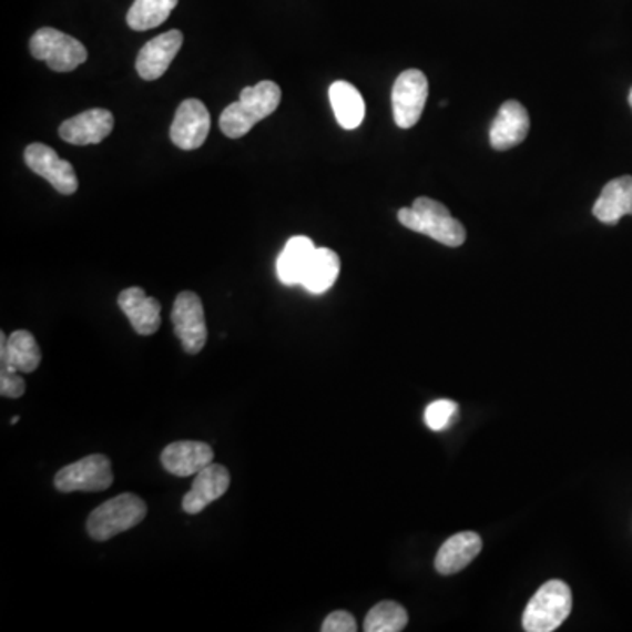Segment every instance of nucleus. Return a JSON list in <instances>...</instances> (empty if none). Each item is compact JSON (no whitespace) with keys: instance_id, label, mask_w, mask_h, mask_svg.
<instances>
[{"instance_id":"1","label":"nucleus","mask_w":632,"mask_h":632,"mask_svg":"<svg viewBox=\"0 0 632 632\" xmlns=\"http://www.w3.org/2000/svg\"><path fill=\"white\" fill-rule=\"evenodd\" d=\"M282 90L274 81H261L255 86H246L239 101L232 102L220 116V129L231 140H239L253 126L278 110Z\"/></svg>"},{"instance_id":"2","label":"nucleus","mask_w":632,"mask_h":632,"mask_svg":"<svg viewBox=\"0 0 632 632\" xmlns=\"http://www.w3.org/2000/svg\"><path fill=\"white\" fill-rule=\"evenodd\" d=\"M400 224L409 231L432 237L441 245L457 248L466 241V228L451 216L450 210L435 198L418 197L411 207H402L397 213Z\"/></svg>"},{"instance_id":"3","label":"nucleus","mask_w":632,"mask_h":632,"mask_svg":"<svg viewBox=\"0 0 632 632\" xmlns=\"http://www.w3.org/2000/svg\"><path fill=\"white\" fill-rule=\"evenodd\" d=\"M146 502L134 493H122L110 501L102 502L90 513L86 531L95 541H108L120 532L140 526L146 517Z\"/></svg>"},{"instance_id":"4","label":"nucleus","mask_w":632,"mask_h":632,"mask_svg":"<svg viewBox=\"0 0 632 632\" xmlns=\"http://www.w3.org/2000/svg\"><path fill=\"white\" fill-rule=\"evenodd\" d=\"M573 610V595L568 583L550 580L532 595L523 611L522 625L527 632H552Z\"/></svg>"},{"instance_id":"5","label":"nucleus","mask_w":632,"mask_h":632,"mask_svg":"<svg viewBox=\"0 0 632 632\" xmlns=\"http://www.w3.org/2000/svg\"><path fill=\"white\" fill-rule=\"evenodd\" d=\"M32 57L48 63L55 72H71L89 59V51L78 39L63 34L60 30L44 27L30 39Z\"/></svg>"},{"instance_id":"6","label":"nucleus","mask_w":632,"mask_h":632,"mask_svg":"<svg viewBox=\"0 0 632 632\" xmlns=\"http://www.w3.org/2000/svg\"><path fill=\"white\" fill-rule=\"evenodd\" d=\"M113 483L110 459L101 453L69 463L55 475L60 492H102Z\"/></svg>"},{"instance_id":"7","label":"nucleus","mask_w":632,"mask_h":632,"mask_svg":"<svg viewBox=\"0 0 632 632\" xmlns=\"http://www.w3.org/2000/svg\"><path fill=\"white\" fill-rule=\"evenodd\" d=\"M429 98V81L418 69L402 72L394 83V120L400 129H411L420 122Z\"/></svg>"},{"instance_id":"8","label":"nucleus","mask_w":632,"mask_h":632,"mask_svg":"<svg viewBox=\"0 0 632 632\" xmlns=\"http://www.w3.org/2000/svg\"><path fill=\"white\" fill-rule=\"evenodd\" d=\"M171 320L174 334L180 337L183 350L190 355H197L207 342L206 316H204L203 300L194 292H182L174 300Z\"/></svg>"},{"instance_id":"9","label":"nucleus","mask_w":632,"mask_h":632,"mask_svg":"<svg viewBox=\"0 0 632 632\" xmlns=\"http://www.w3.org/2000/svg\"><path fill=\"white\" fill-rule=\"evenodd\" d=\"M26 164L32 173L44 177L62 195H72L80 186L71 162L60 159L55 150L47 144H29L26 150Z\"/></svg>"},{"instance_id":"10","label":"nucleus","mask_w":632,"mask_h":632,"mask_svg":"<svg viewBox=\"0 0 632 632\" xmlns=\"http://www.w3.org/2000/svg\"><path fill=\"white\" fill-rule=\"evenodd\" d=\"M211 116L204 102L186 99L177 108L171 125V141L182 150H197L207 140Z\"/></svg>"},{"instance_id":"11","label":"nucleus","mask_w":632,"mask_h":632,"mask_svg":"<svg viewBox=\"0 0 632 632\" xmlns=\"http://www.w3.org/2000/svg\"><path fill=\"white\" fill-rule=\"evenodd\" d=\"M182 47L183 34L180 30H169L165 34L156 35L141 48L140 55L135 60L137 74L146 81H155L164 77Z\"/></svg>"},{"instance_id":"12","label":"nucleus","mask_w":632,"mask_h":632,"mask_svg":"<svg viewBox=\"0 0 632 632\" xmlns=\"http://www.w3.org/2000/svg\"><path fill=\"white\" fill-rule=\"evenodd\" d=\"M114 126V116L111 111L95 110L84 111L72 119L65 120L60 125V137L65 143L86 146V144H99L111 134Z\"/></svg>"},{"instance_id":"13","label":"nucleus","mask_w":632,"mask_h":632,"mask_svg":"<svg viewBox=\"0 0 632 632\" xmlns=\"http://www.w3.org/2000/svg\"><path fill=\"white\" fill-rule=\"evenodd\" d=\"M228 487H231V472L222 463L211 462L207 468L195 475L192 489L183 498V510L190 514L201 513L211 502L222 498Z\"/></svg>"},{"instance_id":"14","label":"nucleus","mask_w":632,"mask_h":632,"mask_svg":"<svg viewBox=\"0 0 632 632\" xmlns=\"http://www.w3.org/2000/svg\"><path fill=\"white\" fill-rule=\"evenodd\" d=\"M531 129V120L526 108L519 101H508L501 105L498 116L490 125V144L493 150L506 152L519 146Z\"/></svg>"},{"instance_id":"15","label":"nucleus","mask_w":632,"mask_h":632,"mask_svg":"<svg viewBox=\"0 0 632 632\" xmlns=\"http://www.w3.org/2000/svg\"><path fill=\"white\" fill-rule=\"evenodd\" d=\"M213 448L201 441H174L162 451L165 471L176 477H192L213 462Z\"/></svg>"},{"instance_id":"16","label":"nucleus","mask_w":632,"mask_h":632,"mask_svg":"<svg viewBox=\"0 0 632 632\" xmlns=\"http://www.w3.org/2000/svg\"><path fill=\"white\" fill-rule=\"evenodd\" d=\"M119 306L131 322L132 329L141 336H152L161 327V303L147 297L143 288H125L119 295Z\"/></svg>"},{"instance_id":"17","label":"nucleus","mask_w":632,"mask_h":632,"mask_svg":"<svg viewBox=\"0 0 632 632\" xmlns=\"http://www.w3.org/2000/svg\"><path fill=\"white\" fill-rule=\"evenodd\" d=\"M41 358L38 342L29 330H14L8 339L4 333L0 334V367L17 373H34Z\"/></svg>"},{"instance_id":"18","label":"nucleus","mask_w":632,"mask_h":632,"mask_svg":"<svg viewBox=\"0 0 632 632\" xmlns=\"http://www.w3.org/2000/svg\"><path fill=\"white\" fill-rule=\"evenodd\" d=\"M481 547H483V541L477 532H459V534L451 536L439 548L435 561L436 571L445 577L459 573L477 559Z\"/></svg>"},{"instance_id":"19","label":"nucleus","mask_w":632,"mask_h":632,"mask_svg":"<svg viewBox=\"0 0 632 632\" xmlns=\"http://www.w3.org/2000/svg\"><path fill=\"white\" fill-rule=\"evenodd\" d=\"M315 252V243L309 237L295 236L288 239L276 261V274H278L279 282L287 287L303 285L304 274L308 271Z\"/></svg>"},{"instance_id":"20","label":"nucleus","mask_w":632,"mask_h":632,"mask_svg":"<svg viewBox=\"0 0 632 632\" xmlns=\"http://www.w3.org/2000/svg\"><path fill=\"white\" fill-rule=\"evenodd\" d=\"M592 213L606 225L619 224L622 216L632 215V176L611 180L595 201Z\"/></svg>"},{"instance_id":"21","label":"nucleus","mask_w":632,"mask_h":632,"mask_svg":"<svg viewBox=\"0 0 632 632\" xmlns=\"http://www.w3.org/2000/svg\"><path fill=\"white\" fill-rule=\"evenodd\" d=\"M330 105L336 120L346 131H354L366 116V104L363 95L348 81H336L329 89Z\"/></svg>"},{"instance_id":"22","label":"nucleus","mask_w":632,"mask_h":632,"mask_svg":"<svg viewBox=\"0 0 632 632\" xmlns=\"http://www.w3.org/2000/svg\"><path fill=\"white\" fill-rule=\"evenodd\" d=\"M339 269L342 262L336 252L329 248H316L308 271L304 274L303 287L312 294H325L336 283Z\"/></svg>"},{"instance_id":"23","label":"nucleus","mask_w":632,"mask_h":632,"mask_svg":"<svg viewBox=\"0 0 632 632\" xmlns=\"http://www.w3.org/2000/svg\"><path fill=\"white\" fill-rule=\"evenodd\" d=\"M176 6L177 0H134L126 13V23L137 32L156 29L167 20Z\"/></svg>"},{"instance_id":"24","label":"nucleus","mask_w":632,"mask_h":632,"mask_svg":"<svg viewBox=\"0 0 632 632\" xmlns=\"http://www.w3.org/2000/svg\"><path fill=\"white\" fill-rule=\"evenodd\" d=\"M406 624H408V611L405 608L396 601H381L367 613L364 631L400 632L405 631Z\"/></svg>"},{"instance_id":"25","label":"nucleus","mask_w":632,"mask_h":632,"mask_svg":"<svg viewBox=\"0 0 632 632\" xmlns=\"http://www.w3.org/2000/svg\"><path fill=\"white\" fill-rule=\"evenodd\" d=\"M457 414H459V405L457 402L450 399H439L427 406L424 420H426V426L429 429L442 430L447 429L451 421L456 420Z\"/></svg>"},{"instance_id":"26","label":"nucleus","mask_w":632,"mask_h":632,"mask_svg":"<svg viewBox=\"0 0 632 632\" xmlns=\"http://www.w3.org/2000/svg\"><path fill=\"white\" fill-rule=\"evenodd\" d=\"M26 394V379L17 371L0 367V396L18 399Z\"/></svg>"},{"instance_id":"27","label":"nucleus","mask_w":632,"mask_h":632,"mask_svg":"<svg viewBox=\"0 0 632 632\" xmlns=\"http://www.w3.org/2000/svg\"><path fill=\"white\" fill-rule=\"evenodd\" d=\"M357 620L348 611H334L322 624V632H355Z\"/></svg>"},{"instance_id":"28","label":"nucleus","mask_w":632,"mask_h":632,"mask_svg":"<svg viewBox=\"0 0 632 632\" xmlns=\"http://www.w3.org/2000/svg\"><path fill=\"white\" fill-rule=\"evenodd\" d=\"M18 421H20V417L11 418V424H13V426H14V424H18Z\"/></svg>"},{"instance_id":"29","label":"nucleus","mask_w":632,"mask_h":632,"mask_svg":"<svg viewBox=\"0 0 632 632\" xmlns=\"http://www.w3.org/2000/svg\"><path fill=\"white\" fill-rule=\"evenodd\" d=\"M629 104H631V108H632V89H631V92H629Z\"/></svg>"}]
</instances>
